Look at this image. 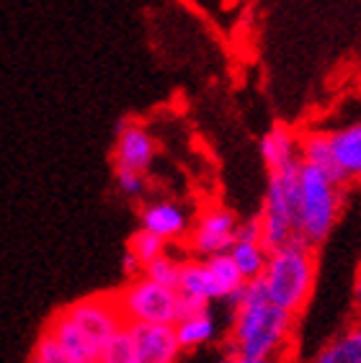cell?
<instances>
[{
	"label": "cell",
	"mask_w": 361,
	"mask_h": 363,
	"mask_svg": "<svg viewBox=\"0 0 361 363\" xmlns=\"http://www.w3.org/2000/svg\"><path fill=\"white\" fill-rule=\"evenodd\" d=\"M227 301L232 304V356L274 361V356L292 335L294 315L271 301L264 279L245 281V286Z\"/></svg>",
	"instance_id": "6da1fadb"
},
{
	"label": "cell",
	"mask_w": 361,
	"mask_h": 363,
	"mask_svg": "<svg viewBox=\"0 0 361 363\" xmlns=\"http://www.w3.org/2000/svg\"><path fill=\"white\" fill-rule=\"evenodd\" d=\"M264 284L271 301L297 317L313 294L315 247H310L302 238H294L289 245L274 250L269 255Z\"/></svg>",
	"instance_id": "7a4b0ae2"
},
{
	"label": "cell",
	"mask_w": 361,
	"mask_h": 363,
	"mask_svg": "<svg viewBox=\"0 0 361 363\" xmlns=\"http://www.w3.org/2000/svg\"><path fill=\"white\" fill-rule=\"evenodd\" d=\"M340 199H343V186L330 181L323 170L302 162V173H299L297 235L310 247H318L330 235L335 219H338Z\"/></svg>",
	"instance_id": "3957f363"
},
{
	"label": "cell",
	"mask_w": 361,
	"mask_h": 363,
	"mask_svg": "<svg viewBox=\"0 0 361 363\" xmlns=\"http://www.w3.org/2000/svg\"><path fill=\"white\" fill-rule=\"evenodd\" d=\"M299 173L302 160L294 165L269 173V186L261 209V230H264V247L269 252L289 245L297 235L299 217Z\"/></svg>",
	"instance_id": "277c9868"
},
{
	"label": "cell",
	"mask_w": 361,
	"mask_h": 363,
	"mask_svg": "<svg viewBox=\"0 0 361 363\" xmlns=\"http://www.w3.org/2000/svg\"><path fill=\"white\" fill-rule=\"evenodd\" d=\"M117 299L129 325H176L180 320V294L176 289L160 286L147 276L129 281L122 291H117Z\"/></svg>",
	"instance_id": "5b68a950"
},
{
	"label": "cell",
	"mask_w": 361,
	"mask_h": 363,
	"mask_svg": "<svg viewBox=\"0 0 361 363\" xmlns=\"http://www.w3.org/2000/svg\"><path fill=\"white\" fill-rule=\"evenodd\" d=\"M70 320L75 322L77 328L83 330V335L88 337L98 350H104L122 330L129 325L119 307L117 294H98V296H85L63 309Z\"/></svg>",
	"instance_id": "8992f818"
},
{
	"label": "cell",
	"mask_w": 361,
	"mask_h": 363,
	"mask_svg": "<svg viewBox=\"0 0 361 363\" xmlns=\"http://www.w3.org/2000/svg\"><path fill=\"white\" fill-rule=\"evenodd\" d=\"M237 230H240V222L232 211L225 206H209L196 219L194 230L188 235V247L196 255H202V260L225 255L235 247Z\"/></svg>",
	"instance_id": "52a82bcc"
},
{
	"label": "cell",
	"mask_w": 361,
	"mask_h": 363,
	"mask_svg": "<svg viewBox=\"0 0 361 363\" xmlns=\"http://www.w3.org/2000/svg\"><path fill=\"white\" fill-rule=\"evenodd\" d=\"M129 335L134 342L137 363H176L180 356V342L176 335V325H145L132 322Z\"/></svg>",
	"instance_id": "ba28073f"
},
{
	"label": "cell",
	"mask_w": 361,
	"mask_h": 363,
	"mask_svg": "<svg viewBox=\"0 0 361 363\" xmlns=\"http://www.w3.org/2000/svg\"><path fill=\"white\" fill-rule=\"evenodd\" d=\"M155 157V140L145 126L124 121L119 126L117 147H114V170H134L147 173Z\"/></svg>",
	"instance_id": "9c48e42d"
},
{
	"label": "cell",
	"mask_w": 361,
	"mask_h": 363,
	"mask_svg": "<svg viewBox=\"0 0 361 363\" xmlns=\"http://www.w3.org/2000/svg\"><path fill=\"white\" fill-rule=\"evenodd\" d=\"M139 224H142L139 230H147L166 242H173L188 232V214L180 203L160 199V201H150L142 206Z\"/></svg>",
	"instance_id": "30bf717a"
},
{
	"label": "cell",
	"mask_w": 361,
	"mask_h": 363,
	"mask_svg": "<svg viewBox=\"0 0 361 363\" xmlns=\"http://www.w3.org/2000/svg\"><path fill=\"white\" fill-rule=\"evenodd\" d=\"M44 333L55 337V340L60 342V345H63L65 350H68L70 356L77 358L80 363H98V356H101V350H98L96 345H93V342H90L88 337L83 335V330L77 328L75 322L70 320V317L65 315L63 309H60L57 315L49 317Z\"/></svg>",
	"instance_id": "8fae6325"
},
{
	"label": "cell",
	"mask_w": 361,
	"mask_h": 363,
	"mask_svg": "<svg viewBox=\"0 0 361 363\" xmlns=\"http://www.w3.org/2000/svg\"><path fill=\"white\" fill-rule=\"evenodd\" d=\"M328 134H330L335 162L346 183H361V121L340 126Z\"/></svg>",
	"instance_id": "7c38bea8"
},
{
	"label": "cell",
	"mask_w": 361,
	"mask_h": 363,
	"mask_svg": "<svg viewBox=\"0 0 361 363\" xmlns=\"http://www.w3.org/2000/svg\"><path fill=\"white\" fill-rule=\"evenodd\" d=\"M299 157H302L305 165H313V168L323 170L338 186H346V178H343L338 162H335L333 145H330V134L328 132H318L315 129V132L299 134Z\"/></svg>",
	"instance_id": "4fadbf2b"
},
{
	"label": "cell",
	"mask_w": 361,
	"mask_h": 363,
	"mask_svg": "<svg viewBox=\"0 0 361 363\" xmlns=\"http://www.w3.org/2000/svg\"><path fill=\"white\" fill-rule=\"evenodd\" d=\"M261 157H264L269 173H276V170L286 168V165H294V162L302 160L299 157V137L289 126H274L261 140Z\"/></svg>",
	"instance_id": "5bb4252c"
},
{
	"label": "cell",
	"mask_w": 361,
	"mask_h": 363,
	"mask_svg": "<svg viewBox=\"0 0 361 363\" xmlns=\"http://www.w3.org/2000/svg\"><path fill=\"white\" fill-rule=\"evenodd\" d=\"M180 296H194L202 301H217L220 291L215 284V273L209 268L207 260H183L178 279Z\"/></svg>",
	"instance_id": "9a60e30c"
},
{
	"label": "cell",
	"mask_w": 361,
	"mask_h": 363,
	"mask_svg": "<svg viewBox=\"0 0 361 363\" xmlns=\"http://www.w3.org/2000/svg\"><path fill=\"white\" fill-rule=\"evenodd\" d=\"M313 363H361V325L343 330L315 353Z\"/></svg>",
	"instance_id": "2e32d148"
},
{
	"label": "cell",
	"mask_w": 361,
	"mask_h": 363,
	"mask_svg": "<svg viewBox=\"0 0 361 363\" xmlns=\"http://www.w3.org/2000/svg\"><path fill=\"white\" fill-rule=\"evenodd\" d=\"M230 255H232L237 271L243 273L245 281L264 279L266 266H269V255H271L264 247V242H258V240H237L235 247L230 250Z\"/></svg>",
	"instance_id": "e0dca14e"
},
{
	"label": "cell",
	"mask_w": 361,
	"mask_h": 363,
	"mask_svg": "<svg viewBox=\"0 0 361 363\" xmlns=\"http://www.w3.org/2000/svg\"><path fill=\"white\" fill-rule=\"evenodd\" d=\"M215 333H217V325L209 312L183 317V320L176 322V335H178V342L183 350H194L199 345H207L215 337Z\"/></svg>",
	"instance_id": "ac0fdd59"
},
{
	"label": "cell",
	"mask_w": 361,
	"mask_h": 363,
	"mask_svg": "<svg viewBox=\"0 0 361 363\" xmlns=\"http://www.w3.org/2000/svg\"><path fill=\"white\" fill-rule=\"evenodd\" d=\"M207 263H209V268H212V273H215V284H217V291H220V299L227 301L232 294H237L245 286L243 273L237 271L235 260H232L230 252L215 255V258H209Z\"/></svg>",
	"instance_id": "d6986e66"
},
{
	"label": "cell",
	"mask_w": 361,
	"mask_h": 363,
	"mask_svg": "<svg viewBox=\"0 0 361 363\" xmlns=\"http://www.w3.org/2000/svg\"><path fill=\"white\" fill-rule=\"evenodd\" d=\"M166 245H168L166 240H160L153 232L139 230V232H134L132 240H129V250H132L139 258V263L147 268L153 260H158L160 255H166Z\"/></svg>",
	"instance_id": "ffe728a7"
},
{
	"label": "cell",
	"mask_w": 361,
	"mask_h": 363,
	"mask_svg": "<svg viewBox=\"0 0 361 363\" xmlns=\"http://www.w3.org/2000/svg\"><path fill=\"white\" fill-rule=\"evenodd\" d=\"M180 260H176L173 255H160L158 260H153L150 266L145 268V276L160 286H168V289H176L178 291V279H180Z\"/></svg>",
	"instance_id": "44dd1931"
},
{
	"label": "cell",
	"mask_w": 361,
	"mask_h": 363,
	"mask_svg": "<svg viewBox=\"0 0 361 363\" xmlns=\"http://www.w3.org/2000/svg\"><path fill=\"white\" fill-rule=\"evenodd\" d=\"M28 363H80V361L70 356L68 350H65L52 335L42 333V337L36 340L34 350H31V358H28Z\"/></svg>",
	"instance_id": "7402d4cb"
},
{
	"label": "cell",
	"mask_w": 361,
	"mask_h": 363,
	"mask_svg": "<svg viewBox=\"0 0 361 363\" xmlns=\"http://www.w3.org/2000/svg\"><path fill=\"white\" fill-rule=\"evenodd\" d=\"M98 363H137V358H134V342L132 335H129V325L101 350Z\"/></svg>",
	"instance_id": "603a6c76"
},
{
	"label": "cell",
	"mask_w": 361,
	"mask_h": 363,
	"mask_svg": "<svg viewBox=\"0 0 361 363\" xmlns=\"http://www.w3.org/2000/svg\"><path fill=\"white\" fill-rule=\"evenodd\" d=\"M117 186L124 196H129V199H137V196H142V194H145V189H147L145 173H134V170H117Z\"/></svg>",
	"instance_id": "cb8c5ba5"
},
{
	"label": "cell",
	"mask_w": 361,
	"mask_h": 363,
	"mask_svg": "<svg viewBox=\"0 0 361 363\" xmlns=\"http://www.w3.org/2000/svg\"><path fill=\"white\" fill-rule=\"evenodd\" d=\"M122 268H124V276H129V281L139 279V276H145V266L139 263V258L134 255L129 247H126L124 258H122Z\"/></svg>",
	"instance_id": "d4e9b609"
},
{
	"label": "cell",
	"mask_w": 361,
	"mask_h": 363,
	"mask_svg": "<svg viewBox=\"0 0 361 363\" xmlns=\"http://www.w3.org/2000/svg\"><path fill=\"white\" fill-rule=\"evenodd\" d=\"M230 363H274V361H258V358H243V356H230Z\"/></svg>",
	"instance_id": "484cf974"
},
{
	"label": "cell",
	"mask_w": 361,
	"mask_h": 363,
	"mask_svg": "<svg viewBox=\"0 0 361 363\" xmlns=\"http://www.w3.org/2000/svg\"><path fill=\"white\" fill-rule=\"evenodd\" d=\"M354 296H356V304H359V307H361V276H359V281H356Z\"/></svg>",
	"instance_id": "4316f807"
}]
</instances>
